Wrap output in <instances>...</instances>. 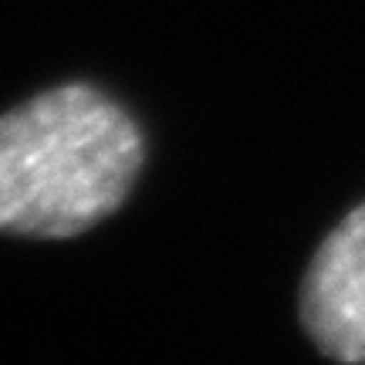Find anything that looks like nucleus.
<instances>
[{"mask_svg": "<svg viewBox=\"0 0 365 365\" xmlns=\"http://www.w3.org/2000/svg\"><path fill=\"white\" fill-rule=\"evenodd\" d=\"M308 339L339 362H365V203L322 240L301 284Z\"/></svg>", "mask_w": 365, "mask_h": 365, "instance_id": "f03ea898", "label": "nucleus"}, {"mask_svg": "<svg viewBox=\"0 0 365 365\" xmlns=\"http://www.w3.org/2000/svg\"><path fill=\"white\" fill-rule=\"evenodd\" d=\"M145 166V135L91 81H65L0 115V234L68 240L115 217Z\"/></svg>", "mask_w": 365, "mask_h": 365, "instance_id": "f257e3e1", "label": "nucleus"}]
</instances>
